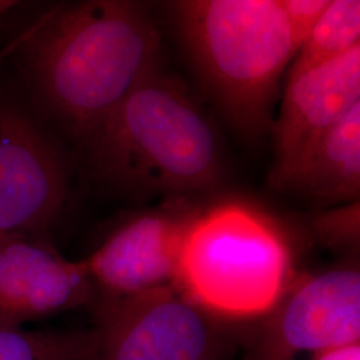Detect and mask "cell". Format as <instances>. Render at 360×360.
Segmentation results:
<instances>
[{"mask_svg":"<svg viewBox=\"0 0 360 360\" xmlns=\"http://www.w3.org/2000/svg\"><path fill=\"white\" fill-rule=\"evenodd\" d=\"M160 43L142 3L84 0L43 13L16 51L39 105L82 144L160 68Z\"/></svg>","mask_w":360,"mask_h":360,"instance_id":"6da1fadb","label":"cell"},{"mask_svg":"<svg viewBox=\"0 0 360 360\" xmlns=\"http://www.w3.org/2000/svg\"><path fill=\"white\" fill-rule=\"evenodd\" d=\"M94 178L117 195L187 198L223 178L218 132L183 83L162 67L82 143Z\"/></svg>","mask_w":360,"mask_h":360,"instance_id":"7a4b0ae2","label":"cell"},{"mask_svg":"<svg viewBox=\"0 0 360 360\" xmlns=\"http://www.w3.org/2000/svg\"><path fill=\"white\" fill-rule=\"evenodd\" d=\"M172 10L198 71L236 129L266 132L281 77L300 49L281 0H184Z\"/></svg>","mask_w":360,"mask_h":360,"instance_id":"3957f363","label":"cell"},{"mask_svg":"<svg viewBox=\"0 0 360 360\" xmlns=\"http://www.w3.org/2000/svg\"><path fill=\"white\" fill-rule=\"evenodd\" d=\"M292 251L279 224L240 200L202 210L180 252L175 285L214 318L267 316L294 281Z\"/></svg>","mask_w":360,"mask_h":360,"instance_id":"277c9868","label":"cell"},{"mask_svg":"<svg viewBox=\"0 0 360 360\" xmlns=\"http://www.w3.org/2000/svg\"><path fill=\"white\" fill-rule=\"evenodd\" d=\"M95 360H218L224 338L217 318L175 284L127 296H95Z\"/></svg>","mask_w":360,"mask_h":360,"instance_id":"5b68a950","label":"cell"},{"mask_svg":"<svg viewBox=\"0 0 360 360\" xmlns=\"http://www.w3.org/2000/svg\"><path fill=\"white\" fill-rule=\"evenodd\" d=\"M360 345V272L336 267L294 279L267 323L257 360H312Z\"/></svg>","mask_w":360,"mask_h":360,"instance_id":"8992f818","label":"cell"},{"mask_svg":"<svg viewBox=\"0 0 360 360\" xmlns=\"http://www.w3.org/2000/svg\"><path fill=\"white\" fill-rule=\"evenodd\" d=\"M65 155L31 116L0 104V233L43 235L68 202Z\"/></svg>","mask_w":360,"mask_h":360,"instance_id":"52a82bcc","label":"cell"},{"mask_svg":"<svg viewBox=\"0 0 360 360\" xmlns=\"http://www.w3.org/2000/svg\"><path fill=\"white\" fill-rule=\"evenodd\" d=\"M200 208L186 198L122 220L83 262L103 296H127L175 283L184 239Z\"/></svg>","mask_w":360,"mask_h":360,"instance_id":"ba28073f","label":"cell"},{"mask_svg":"<svg viewBox=\"0 0 360 360\" xmlns=\"http://www.w3.org/2000/svg\"><path fill=\"white\" fill-rule=\"evenodd\" d=\"M95 287L83 262L40 238L0 233V324L23 327L92 304Z\"/></svg>","mask_w":360,"mask_h":360,"instance_id":"9c48e42d","label":"cell"},{"mask_svg":"<svg viewBox=\"0 0 360 360\" xmlns=\"http://www.w3.org/2000/svg\"><path fill=\"white\" fill-rule=\"evenodd\" d=\"M360 104V47L288 77L274 124L271 187L281 190L297 162L324 132Z\"/></svg>","mask_w":360,"mask_h":360,"instance_id":"30bf717a","label":"cell"},{"mask_svg":"<svg viewBox=\"0 0 360 360\" xmlns=\"http://www.w3.org/2000/svg\"><path fill=\"white\" fill-rule=\"evenodd\" d=\"M281 191L297 193L330 205L360 196V104L311 146Z\"/></svg>","mask_w":360,"mask_h":360,"instance_id":"8fae6325","label":"cell"},{"mask_svg":"<svg viewBox=\"0 0 360 360\" xmlns=\"http://www.w3.org/2000/svg\"><path fill=\"white\" fill-rule=\"evenodd\" d=\"M360 47L359 0H331L295 56L290 75Z\"/></svg>","mask_w":360,"mask_h":360,"instance_id":"7c38bea8","label":"cell"},{"mask_svg":"<svg viewBox=\"0 0 360 360\" xmlns=\"http://www.w3.org/2000/svg\"><path fill=\"white\" fill-rule=\"evenodd\" d=\"M96 352V331H40L0 324V360H95Z\"/></svg>","mask_w":360,"mask_h":360,"instance_id":"4fadbf2b","label":"cell"},{"mask_svg":"<svg viewBox=\"0 0 360 360\" xmlns=\"http://www.w3.org/2000/svg\"><path fill=\"white\" fill-rule=\"evenodd\" d=\"M359 200L324 211L314 220V229L323 242L331 245H354L359 242Z\"/></svg>","mask_w":360,"mask_h":360,"instance_id":"5bb4252c","label":"cell"},{"mask_svg":"<svg viewBox=\"0 0 360 360\" xmlns=\"http://www.w3.org/2000/svg\"><path fill=\"white\" fill-rule=\"evenodd\" d=\"M331 0H281L284 13L302 47ZM300 50V49H299Z\"/></svg>","mask_w":360,"mask_h":360,"instance_id":"9a60e30c","label":"cell"},{"mask_svg":"<svg viewBox=\"0 0 360 360\" xmlns=\"http://www.w3.org/2000/svg\"><path fill=\"white\" fill-rule=\"evenodd\" d=\"M312 360H360V345L340 348Z\"/></svg>","mask_w":360,"mask_h":360,"instance_id":"2e32d148","label":"cell"},{"mask_svg":"<svg viewBox=\"0 0 360 360\" xmlns=\"http://www.w3.org/2000/svg\"><path fill=\"white\" fill-rule=\"evenodd\" d=\"M19 3L18 1H11V0H0V18L4 16L6 13H10L13 7H16Z\"/></svg>","mask_w":360,"mask_h":360,"instance_id":"e0dca14e","label":"cell"},{"mask_svg":"<svg viewBox=\"0 0 360 360\" xmlns=\"http://www.w3.org/2000/svg\"><path fill=\"white\" fill-rule=\"evenodd\" d=\"M19 43H20V37L18 39H15L13 43L8 46V47H4L1 51H0V62H1V59H4L8 53H11V52L15 51L16 49H18V46H19Z\"/></svg>","mask_w":360,"mask_h":360,"instance_id":"ac0fdd59","label":"cell"}]
</instances>
